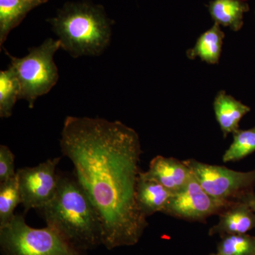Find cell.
Returning <instances> with one entry per match:
<instances>
[{"mask_svg": "<svg viewBox=\"0 0 255 255\" xmlns=\"http://www.w3.org/2000/svg\"><path fill=\"white\" fill-rule=\"evenodd\" d=\"M75 176L100 214L103 246H135L148 226L135 191L142 154L140 137L119 121L67 117L60 140Z\"/></svg>", "mask_w": 255, "mask_h": 255, "instance_id": "obj_1", "label": "cell"}, {"mask_svg": "<svg viewBox=\"0 0 255 255\" xmlns=\"http://www.w3.org/2000/svg\"><path fill=\"white\" fill-rule=\"evenodd\" d=\"M58 174L56 194L38 209L47 226L82 251L103 245L102 221L88 194L75 176Z\"/></svg>", "mask_w": 255, "mask_h": 255, "instance_id": "obj_2", "label": "cell"}, {"mask_svg": "<svg viewBox=\"0 0 255 255\" xmlns=\"http://www.w3.org/2000/svg\"><path fill=\"white\" fill-rule=\"evenodd\" d=\"M49 23L62 49L73 58L98 56L110 46L112 23L100 5L67 3Z\"/></svg>", "mask_w": 255, "mask_h": 255, "instance_id": "obj_3", "label": "cell"}, {"mask_svg": "<svg viewBox=\"0 0 255 255\" xmlns=\"http://www.w3.org/2000/svg\"><path fill=\"white\" fill-rule=\"evenodd\" d=\"M60 48L59 40L49 38L39 46L30 48L22 58L6 52L19 82V100H26L29 108H33L37 99L48 93L58 81L59 73L53 58Z\"/></svg>", "mask_w": 255, "mask_h": 255, "instance_id": "obj_4", "label": "cell"}, {"mask_svg": "<svg viewBox=\"0 0 255 255\" xmlns=\"http://www.w3.org/2000/svg\"><path fill=\"white\" fill-rule=\"evenodd\" d=\"M0 248L2 255H85L53 228H32L19 214L0 228Z\"/></svg>", "mask_w": 255, "mask_h": 255, "instance_id": "obj_5", "label": "cell"}, {"mask_svg": "<svg viewBox=\"0 0 255 255\" xmlns=\"http://www.w3.org/2000/svg\"><path fill=\"white\" fill-rule=\"evenodd\" d=\"M184 162L203 189L219 200L238 201L251 192L250 189L255 184V169L250 172H238L194 159H187Z\"/></svg>", "mask_w": 255, "mask_h": 255, "instance_id": "obj_6", "label": "cell"}, {"mask_svg": "<svg viewBox=\"0 0 255 255\" xmlns=\"http://www.w3.org/2000/svg\"><path fill=\"white\" fill-rule=\"evenodd\" d=\"M60 159H48L36 167H23L16 171L25 213L32 209H41L54 197L58 182L56 168Z\"/></svg>", "mask_w": 255, "mask_h": 255, "instance_id": "obj_7", "label": "cell"}, {"mask_svg": "<svg viewBox=\"0 0 255 255\" xmlns=\"http://www.w3.org/2000/svg\"><path fill=\"white\" fill-rule=\"evenodd\" d=\"M235 202L219 200L209 195L192 174L185 188L172 194L162 213L186 221H203L213 215L221 214Z\"/></svg>", "mask_w": 255, "mask_h": 255, "instance_id": "obj_8", "label": "cell"}, {"mask_svg": "<svg viewBox=\"0 0 255 255\" xmlns=\"http://www.w3.org/2000/svg\"><path fill=\"white\" fill-rule=\"evenodd\" d=\"M140 173L143 177L162 184L172 194L184 189L192 177L190 169L184 161L161 155L154 157L148 170Z\"/></svg>", "mask_w": 255, "mask_h": 255, "instance_id": "obj_9", "label": "cell"}, {"mask_svg": "<svg viewBox=\"0 0 255 255\" xmlns=\"http://www.w3.org/2000/svg\"><path fill=\"white\" fill-rule=\"evenodd\" d=\"M219 216V222L210 229V236L246 234L255 227V213L242 201H236Z\"/></svg>", "mask_w": 255, "mask_h": 255, "instance_id": "obj_10", "label": "cell"}, {"mask_svg": "<svg viewBox=\"0 0 255 255\" xmlns=\"http://www.w3.org/2000/svg\"><path fill=\"white\" fill-rule=\"evenodd\" d=\"M172 193L162 184L139 173L135 199L139 209L146 218L157 212L162 213Z\"/></svg>", "mask_w": 255, "mask_h": 255, "instance_id": "obj_11", "label": "cell"}, {"mask_svg": "<svg viewBox=\"0 0 255 255\" xmlns=\"http://www.w3.org/2000/svg\"><path fill=\"white\" fill-rule=\"evenodd\" d=\"M214 110L223 136L233 133L239 129V124L245 115L251 112V107L227 95L224 90L218 92L214 101Z\"/></svg>", "mask_w": 255, "mask_h": 255, "instance_id": "obj_12", "label": "cell"}, {"mask_svg": "<svg viewBox=\"0 0 255 255\" xmlns=\"http://www.w3.org/2000/svg\"><path fill=\"white\" fill-rule=\"evenodd\" d=\"M208 8L215 23L234 31L243 27V16L250 10L249 5L243 0H213Z\"/></svg>", "mask_w": 255, "mask_h": 255, "instance_id": "obj_13", "label": "cell"}, {"mask_svg": "<svg viewBox=\"0 0 255 255\" xmlns=\"http://www.w3.org/2000/svg\"><path fill=\"white\" fill-rule=\"evenodd\" d=\"M224 32L220 25L215 23L210 29L203 33L198 38L194 48L187 51V56L189 59L194 60L200 58L202 61L209 64H218L221 58Z\"/></svg>", "mask_w": 255, "mask_h": 255, "instance_id": "obj_14", "label": "cell"}, {"mask_svg": "<svg viewBox=\"0 0 255 255\" xmlns=\"http://www.w3.org/2000/svg\"><path fill=\"white\" fill-rule=\"evenodd\" d=\"M41 4L38 0H0V46L28 11Z\"/></svg>", "mask_w": 255, "mask_h": 255, "instance_id": "obj_15", "label": "cell"}, {"mask_svg": "<svg viewBox=\"0 0 255 255\" xmlns=\"http://www.w3.org/2000/svg\"><path fill=\"white\" fill-rule=\"evenodd\" d=\"M20 85L17 75L11 65L0 72V117L9 118L12 115L16 101L19 100Z\"/></svg>", "mask_w": 255, "mask_h": 255, "instance_id": "obj_16", "label": "cell"}, {"mask_svg": "<svg viewBox=\"0 0 255 255\" xmlns=\"http://www.w3.org/2000/svg\"><path fill=\"white\" fill-rule=\"evenodd\" d=\"M20 204L21 199L16 175L0 182V228L11 222L15 216V209Z\"/></svg>", "mask_w": 255, "mask_h": 255, "instance_id": "obj_17", "label": "cell"}, {"mask_svg": "<svg viewBox=\"0 0 255 255\" xmlns=\"http://www.w3.org/2000/svg\"><path fill=\"white\" fill-rule=\"evenodd\" d=\"M233 141L223 155V162H236L255 151V127L238 130L233 133Z\"/></svg>", "mask_w": 255, "mask_h": 255, "instance_id": "obj_18", "label": "cell"}, {"mask_svg": "<svg viewBox=\"0 0 255 255\" xmlns=\"http://www.w3.org/2000/svg\"><path fill=\"white\" fill-rule=\"evenodd\" d=\"M218 255H255V238L246 234L223 236L218 246Z\"/></svg>", "mask_w": 255, "mask_h": 255, "instance_id": "obj_19", "label": "cell"}, {"mask_svg": "<svg viewBox=\"0 0 255 255\" xmlns=\"http://www.w3.org/2000/svg\"><path fill=\"white\" fill-rule=\"evenodd\" d=\"M14 158V154L9 147L4 145L0 146V182L9 180L16 175Z\"/></svg>", "mask_w": 255, "mask_h": 255, "instance_id": "obj_20", "label": "cell"}, {"mask_svg": "<svg viewBox=\"0 0 255 255\" xmlns=\"http://www.w3.org/2000/svg\"><path fill=\"white\" fill-rule=\"evenodd\" d=\"M238 201H242V202L246 204L253 210V212L255 214V194H253V192L251 191V192L248 193L246 195L240 198Z\"/></svg>", "mask_w": 255, "mask_h": 255, "instance_id": "obj_21", "label": "cell"}, {"mask_svg": "<svg viewBox=\"0 0 255 255\" xmlns=\"http://www.w3.org/2000/svg\"><path fill=\"white\" fill-rule=\"evenodd\" d=\"M38 1H39L40 2H41L42 4V3L45 2V1H47V0H38Z\"/></svg>", "mask_w": 255, "mask_h": 255, "instance_id": "obj_22", "label": "cell"}, {"mask_svg": "<svg viewBox=\"0 0 255 255\" xmlns=\"http://www.w3.org/2000/svg\"><path fill=\"white\" fill-rule=\"evenodd\" d=\"M218 255L217 254H211V255Z\"/></svg>", "mask_w": 255, "mask_h": 255, "instance_id": "obj_23", "label": "cell"}]
</instances>
